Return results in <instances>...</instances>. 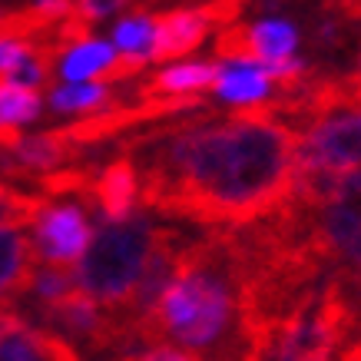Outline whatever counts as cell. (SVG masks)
Here are the masks:
<instances>
[{"instance_id": "obj_1", "label": "cell", "mask_w": 361, "mask_h": 361, "mask_svg": "<svg viewBox=\"0 0 361 361\" xmlns=\"http://www.w3.org/2000/svg\"><path fill=\"white\" fill-rule=\"evenodd\" d=\"M123 156L136 169L142 209L206 229L272 216L298 176V136L262 103L159 123L123 142Z\"/></svg>"}, {"instance_id": "obj_2", "label": "cell", "mask_w": 361, "mask_h": 361, "mask_svg": "<svg viewBox=\"0 0 361 361\" xmlns=\"http://www.w3.org/2000/svg\"><path fill=\"white\" fill-rule=\"evenodd\" d=\"M156 229L149 219H130L97 232L80 255L77 288L90 302L123 312L153 252Z\"/></svg>"}, {"instance_id": "obj_3", "label": "cell", "mask_w": 361, "mask_h": 361, "mask_svg": "<svg viewBox=\"0 0 361 361\" xmlns=\"http://www.w3.org/2000/svg\"><path fill=\"white\" fill-rule=\"evenodd\" d=\"M308 199V229L315 255L329 275H338L361 292V169L338 176L322 199Z\"/></svg>"}, {"instance_id": "obj_4", "label": "cell", "mask_w": 361, "mask_h": 361, "mask_svg": "<svg viewBox=\"0 0 361 361\" xmlns=\"http://www.w3.org/2000/svg\"><path fill=\"white\" fill-rule=\"evenodd\" d=\"M298 136V173L331 176L361 169V110L355 103L335 106L295 133Z\"/></svg>"}, {"instance_id": "obj_5", "label": "cell", "mask_w": 361, "mask_h": 361, "mask_svg": "<svg viewBox=\"0 0 361 361\" xmlns=\"http://www.w3.org/2000/svg\"><path fill=\"white\" fill-rule=\"evenodd\" d=\"M93 239V226H90V209L83 202H60V199H47L40 216L33 219V252L40 265H70L87 252Z\"/></svg>"}, {"instance_id": "obj_6", "label": "cell", "mask_w": 361, "mask_h": 361, "mask_svg": "<svg viewBox=\"0 0 361 361\" xmlns=\"http://www.w3.org/2000/svg\"><path fill=\"white\" fill-rule=\"evenodd\" d=\"M298 47V30L288 20H259V23H232L222 27L212 40V54L222 63L252 66L275 63L292 56Z\"/></svg>"}, {"instance_id": "obj_7", "label": "cell", "mask_w": 361, "mask_h": 361, "mask_svg": "<svg viewBox=\"0 0 361 361\" xmlns=\"http://www.w3.org/2000/svg\"><path fill=\"white\" fill-rule=\"evenodd\" d=\"M209 30H216V23L209 20L206 4H179L163 13H153V47L149 60H176L202 47Z\"/></svg>"}, {"instance_id": "obj_8", "label": "cell", "mask_w": 361, "mask_h": 361, "mask_svg": "<svg viewBox=\"0 0 361 361\" xmlns=\"http://www.w3.org/2000/svg\"><path fill=\"white\" fill-rule=\"evenodd\" d=\"M83 206L97 209L99 216L106 222H113V226L133 219V212L140 209V179H136V169H133L130 156L120 153L116 159L99 163Z\"/></svg>"}, {"instance_id": "obj_9", "label": "cell", "mask_w": 361, "mask_h": 361, "mask_svg": "<svg viewBox=\"0 0 361 361\" xmlns=\"http://www.w3.org/2000/svg\"><path fill=\"white\" fill-rule=\"evenodd\" d=\"M0 361H83V355L54 331L17 318L13 329L0 338Z\"/></svg>"}, {"instance_id": "obj_10", "label": "cell", "mask_w": 361, "mask_h": 361, "mask_svg": "<svg viewBox=\"0 0 361 361\" xmlns=\"http://www.w3.org/2000/svg\"><path fill=\"white\" fill-rule=\"evenodd\" d=\"M37 269V252L27 232L0 229V308H17Z\"/></svg>"}, {"instance_id": "obj_11", "label": "cell", "mask_w": 361, "mask_h": 361, "mask_svg": "<svg viewBox=\"0 0 361 361\" xmlns=\"http://www.w3.org/2000/svg\"><path fill=\"white\" fill-rule=\"evenodd\" d=\"M219 77V63H183L169 66L159 73L136 83L130 99H146V97H186V93H202L206 87H212Z\"/></svg>"}, {"instance_id": "obj_12", "label": "cell", "mask_w": 361, "mask_h": 361, "mask_svg": "<svg viewBox=\"0 0 361 361\" xmlns=\"http://www.w3.org/2000/svg\"><path fill=\"white\" fill-rule=\"evenodd\" d=\"M269 77H265L262 66H219V77L212 83V93L219 99H229V103H239V106H259L269 97Z\"/></svg>"}, {"instance_id": "obj_13", "label": "cell", "mask_w": 361, "mask_h": 361, "mask_svg": "<svg viewBox=\"0 0 361 361\" xmlns=\"http://www.w3.org/2000/svg\"><path fill=\"white\" fill-rule=\"evenodd\" d=\"M50 106L56 113H73V110H110L116 106L110 87H99V83H73V87H54L50 90Z\"/></svg>"}, {"instance_id": "obj_14", "label": "cell", "mask_w": 361, "mask_h": 361, "mask_svg": "<svg viewBox=\"0 0 361 361\" xmlns=\"http://www.w3.org/2000/svg\"><path fill=\"white\" fill-rule=\"evenodd\" d=\"M47 206L44 196L37 192H23V189L0 183V229H23L33 226V219L40 216V209Z\"/></svg>"}, {"instance_id": "obj_15", "label": "cell", "mask_w": 361, "mask_h": 361, "mask_svg": "<svg viewBox=\"0 0 361 361\" xmlns=\"http://www.w3.org/2000/svg\"><path fill=\"white\" fill-rule=\"evenodd\" d=\"M113 47L110 44H99V40H87V44L73 47V50H66V56L60 60V70H63L66 80H93L103 70V66H110L113 60Z\"/></svg>"}, {"instance_id": "obj_16", "label": "cell", "mask_w": 361, "mask_h": 361, "mask_svg": "<svg viewBox=\"0 0 361 361\" xmlns=\"http://www.w3.org/2000/svg\"><path fill=\"white\" fill-rule=\"evenodd\" d=\"M40 106H44L40 90L13 87L7 80H0V126H17V123L37 120Z\"/></svg>"}, {"instance_id": "obj_17", "label": "cell", "mask_w": 361, "mask_h": 361, "mask_svg": "<svg viewBox=\"0 0 361 361\" xmlns=\"http://www.w3.org/2000/svg\"><path fill=\"white\" fill-rule=\"evenodd\" d=\"M113 44L126 50V54L146 56L149 60V47H153V13H136L130 11L116 27H113Z\"/></svg>"}, {"instance_id": "obj_18", "label": "cell", "mask_w": 361, "mask_h": 361, "mask_svg": "<svg viewBox=\"0 0 361 361\" xmlns=\"http://www.w3.org/2000/svg\"><path fill=\"white\" fill-rule=\"evenodd\" d=\"M126 4H133V0H73V17L93 30V23L103 20V17H110V13H116V11H123Z\"/></svg>"}, {"instance_id": "obj_19", "label": "cell", "mask_w": 361, "mask_h": 361, "mask_svg": "<svg viewBox=\"0 0 361 361\" xmlns=\"http://www.w3.org/2000/svg\"><path fill=\"white\" fill-rule=\"evenodd\" d=\"M120 361H196V358L179 348H169V345H146V348H140V351L136 348L123 351Z\"/></svg>"}, {"instance_id": "obj_20", "label": "cell", "mask_w": 361, "mask_h": 361, "mask_svg": "<svg viewBox=\"0 0 361 361\" xmlns=\"http://www.w3.org/2000/svg\"><path fill=\"white\" fill-rule=\"evenodd\" d=\"M17 318H20L17 312H11V308H0V338L13 329V322H17Z\"/></svg>"}, {"instance_id": "obj_21", "label": "cell", "mask_w": 361, "mask_h": 361, "mask_svg": "<svg viewBox=\"0 0 361 361\" xmlns=\"http://www.w3.org/2000/svg\"><path fill=\"white\" fill-rule=\"evenodd\" d=\"M338 361H361V345H351V348L345 351Z\"/></svg>"}, {"instance_id": "obj_22", "label": "cell", "mask_w": 361, "mask_h": 361, "mask_svg": "<svg viewBox=\"0 0 361 361\" xmlns=\"http://www.w3.org/2000/svg\"><path fill=\"white\" fill-rule=\"evenodd\" d=\"M351 77H361V50H358V66H355V73Z\"/></svg>"}, {"instance_id": "obj_23", "label": "cell", "mask_w": 361, "mask_h": 361, "mask_svg": "<svg viewBox=\"0 0 361 361\" xmlns=\"http://www.w3.org/2000/svg\"><path fill=\"white\" fill-rule=\"evenodd\" d=\"M355 345H361V335H358V341H355Z\"/></svg>"}, {"instance_id": "obj_24", "label": "cell", "mask_w": 361, "mask_h": 361, "mask_svg": "<svg viewBox=\"0 0 361 361\" xmlns=\"http://www.w3.org/2000/svg\"><path fill=\"white\" fill-rule=\"evenodd\" d=\"M0 13H4V7H0Z\"/></svg>"}]
</instances>
